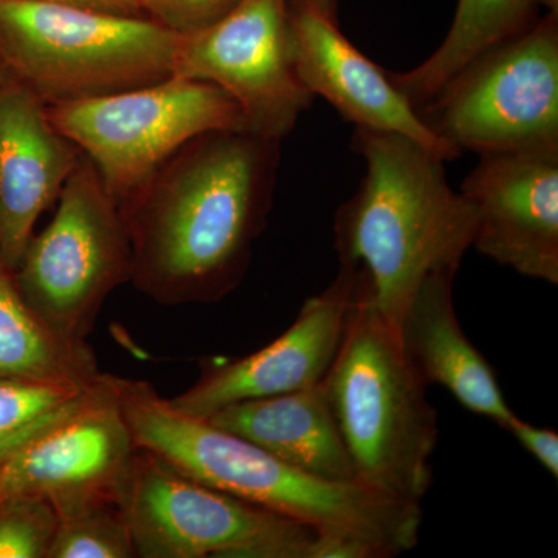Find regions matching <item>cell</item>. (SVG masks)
Listing matches in <instances>:
<instances>
[{"instance_id": "1", "label": "cell", "mask_w": 558, "mask_h": 558, "mask_svg": "<svg viewBox=\"0 0 558 558\" xmlns=\"http://www.w3.org/2000/svg\"><path fill=\"white\" fill-rule=\"evenodd\" d=\"M279 159V140L216 131L165 161L120 207L135 289L161 306L229 296L266 230Z\"/></svg>"}, {"instance_id": "2", "label": "cell", "mask_w": 558, "mask_h": 558, "mask_svg": "<svg viewBox=\"0 0 558 558\" xmlns=\"http://www.w3.org/2000/svg\"><path fill=\"white\" fill-rule=\"evenodd\" d=\"M112 379L135 444L190 478L318 534L355 539L376 558L400 556L417 545L421 502L389 498L365 484L319 480L207 418L174 409L149 381Z\"/></svg>"}, {"instance_id": "3", "label": "cell", "mask_w": 558, "mask_h": 558, "mask_svg": "<svg viewBox=\"0 0 558 558\" xmlns=\"http://www.w3.org/2000/svg\"><path fill=\"white\" fill-rule=\"evenodd\" d=\"M352 148L366 172L333 220L340 266L398 329L418 286L438 271H457L473 247L475 213L447 182L444 161L396 132L355 128Z\"/></svg>"}, {"instance_id": "4", "label": "cell", "mask_w": 558, "mask_h": 558, "mask_svg": "<svg viewBox=\"0 0 558 558\" xmlns=\"http://www.w3.org/2000/svg\"><path fill=\"white\" fill-rule=\"evenodd\" d=\"M323 381L360 483L421 502L432 487L438 411L403 355L398 332L359 289Z\"/></svg>"}, {"instance_id": "5", "label": "cell", "mask_w": 558, "mask_h": 558, "mask_svg": "<svg viewBox=\"0 0 558 558\" xmlns=\"http://www.w3.org/2000/svg\"><path fill=\"white\" fill-rule=\"evenodd\" d=\"M178 43L146 16L0 0V62L47 108L170 78Z\"/></svg>"}, {"instance_id": "6", "label": "cell", "mask_w": 558, "mask_h": 558, "mask_svg": "<svg viewBox=\"0 0 558 558\" xmlns=\"http://www.w3.org/2000/svg\"><path fill=\"white\" fill-rule=\"evenodd\" d=\"M417 112L459 156L558 148V14L484 50Z\"/></svg>"}, {"instance_id": "7", "label": "cell", "mask_w": 558, "mask_h": 558, "mask_svg": "<svg viewBox=\"0 0 558 558\" xmlns=\"http://www.w3.org/2000/svg\"><path fill=\"white\" fill-rule=\"evenodd\" d=\"M126 226L94 163L81 156L49 226L33 234L16 279L22 295L51 332L89 343L106 299L131 282Z\"/></svg>"}, {"instance_id": "8", "label": "cell", "mask_w": 558, "mask_h": 558, "mask_svg": "<svg viewBox=\"0 0 558 558\" xmlns=\"http://www.w3.org/2000/svg\"><path fill=\"white\" fill-rule=\"evenodd\" d=\"M47 109L51 123L94 163L119 207L191 140L247 131L226 92L179 76Z\"/></svg>"}, {"instance_id": "9", "label": "cell", "mask_w": 558, "mask_h": 558, "mask_svg": "<svg viewBox=\"0 0 558 558\" xmlns=\"http://www.w3.org/2000/svg\"><path fill=\"white\" fill-rule=\"evenodd\" d=\"M142 558H318V532L137 450L120 506Z\"/></svg>"}, {"instance_id": "10", "label": "cell", "mask_w": 558, "mask_h": 558, "mask_svg": "<svg viewBox=\"0 0 558 558\" xmlns=\"http://www.w3.org/2000/svg\"><path fill=\"white\" fill-rule=\"evenodd\" d=\"M172 76L215 84L248 132L279 142L314 100L293 58L288 0H241L211 27L179 36Z\"/></svg>"}, {"instance_id": "11", "label": "cell", "mask_w": 558, "mask_h": 558, "mask_svg": "<svg viewBox=\"0 0 558 558\" xmlns=\"http://www.w3.org/2000/svg\"><path fill=\"white\" fill-rule=\"evenodd\" d=\"M137 450L105 374L86 405L0 464V498L40 497L58 517L102 502L121 506Z\"/></svg>"}, {"instance_id": "12", "label": "cell", "mask_w": 558, "mask_h": 558, "mask_svg": "<svg viewBox=\"0 0 558 558\" xmlns=\"http://www.w3.org/2000/svg\"><path fill=\"white\" fill-rule=\"evenodd\" d=\"M357 295V277L348 267L328 288L311 296L295 322L247 357L207 360L199 379L172 407L193 417L208 418L226 407L274 398L310 388L325 379Z\"/></svg>"}, {"instance_id": "13", "label": "cell", "mask_w": 558, "mask_h": 558, "mask_svg": "<svg viewBox=\"0 0 558 558\" xmlns=\"http://www.w3.org/2000/svg\"><path fill=\"white\" fill-rule=\"evenodd\" d=\"M459 193L475 213L481 255L557 284L558 148L481 154Z\"/></svg>"}, {"instance_id": "14", "label": "cell", "mask_w": 558, "mask_h": 558, "mask_svg": "<svg viewBox=\"0 0 558 558\" xmlns=\"http://www.w3.org/2000/svg\"><path fill=\"white\" fill-rule=\"evenodd\" d=\"M293 58L301 81L355 128L396 132L442 160L459 154L436 137L389 72L369 60L340 28L339 0H288Z\"/></svg>"}, {"instance_id": "15", "label": "cell", "mask_w": 558, "mask_h": 558, "mask_svg": "<svg viewBox=\"0 0 558 558\" xmlns=\"http://www.w3.org/2000/svg\"><path fill=\"white\" fill-rule=\"evenodd\" d=\"M83 153L49 109L9 72L0 76V253L16 270L43 213L57 205Z\"/></svg>"}, {"instance_id": "16", "label": "cell", "mask_w": 558, "mask_h": 558, "mask_svg": "<svg viewBox=\"0 0 558 558\" xmlns=\"http://www.w3.org/2000/svg\"><path fill=\"white\" fill-rule=\"evenodd\" d=\"M457 271L425 279L403 311L398 339L418 379L440 385L464 409L508 429L517 417L506 402L497 374L459 325L453 303Z\"/></svg>"}, {"instance_id": "17", "label": "cell", "mask_w": 558, "mask_h": 558, "mask_svg": "<svg viewBox=\"0 0 558 558\" xmlns=\"http://www.w3.org/2000/svg\"><path fill=\"white\" fill-rule=\"evenodd\" d=\"M207 421L319 480L360 483L323 380L289 395L234 403Z\"/></svg>"}, {"instance_id": "18", "label": "cell", "mask_w": 558, "mask_h": 558, "mask_svg": "<svg viewBox=\"0 0 558 558\" xmlns=\"http://www.w3.org/2000/svg\"><path fill=\"white\" fill-rule=\"evenodd\" d=\"M0 376L90 384L101 376L89 343H70L47 328L0 253Z\"/></svg>"}, {"instance_id": "19", "label": "cell", "mask_w": 558, "mask_h": 558, "mask_svg": "<svg viewBox=\"0 0 558 558\" xmlns=\"http://www.w3.org/2000/svg\"><path fill=\"white\" fill-rule=\"evenodd\" d=\"M537 20L532 0H459L439 49L409 72H389V78L418 110L469 61L527 31Z\"/></svg>"}, {"instance_id": "20", "label": "cell", "mask_w": 558, "mask_h": 558, "mask_svg": "<svg viewBox=\"0 0 558 558\" xmlns=\"http://www.w3.org/2000/svg\"><path fill=\"white\" fill-rule=\"evenodd\" d=\"M102 376L90 384L0 376V464L86 405Z\"/></svg>"}, {"instance_id": "21", "label": "cell", "mask_w": 558, "mask_h": 558, "mask_svg": "<svg viewBox=\"0 0 558 558\" xmlns=\"http://www.w3.org/2000/svg\"><path fill=\"white\" fill-rule=\"evenodd\" d=\"M135 556L123 510L113 502L87 506L60 517L49 558H132Z\"/></svg>"}, {"instance_id": "22", "label": "cell", "mask_w": 558, "mask_h": 558, "mask_svg": "<svg viewBox=\"0 0 558 558\" xmlns=\"http://www.w3.org/2000/svg\"><path fill=\"white\" fill-rule=\"evenodd\" d=\"M58 523L60 517L47 499L0 498V558H49Z\"/></svg>"}, {"instance_id": "23", "label": "cell", "mask_w": 558, "mask_h": 558, "mask_svg": "<svg viewBox=\"0 0 558 558\" xmlns=\"http://www.w3.org/2000/svg\"><path fill=\"white\" fill-rule=\"evenodd\" d=\"M142 13L175 35L205 31L226 17L241 0H138Z\"/></svg>"}, {"instance_id": "24", "label": "cell", "mask_w": 558, "mask_h": 558, "mask_svg": "<svg viewBox=\"0 0 558 558\" xmlns=\"http://www.w3.org/2000/svg\"><path fill=\"white\" fill-rule=\"evenodd\" d=\"M508 432L515 436L523 449L537 459L554 478L558 476V435L554 429L537 427L517 416Z\"/></svg>"}, {"instance_id": "25", "label": "cell", "mask_w": 558, "mask_h": 558, "mask_svg": "<svg viewBox=\"0 0 558 558\" xmlns=\"http://www.w3.org/2000/svg\"><path fill=\"white\" fill-rule=\"evenodd\" d=\"M35 2L70 3V5L89 7V9L110 11V13L145 16L138 0H35Z\"/></svg>"}, {"instance_id": "26", "label": "cell", "mask_w": 558, "mask_h": 558, "mask_svg": "<svg viewBox=\"0 0 558 558\" xmlns=\"http://www.w3.org/2000/svg\"><path fill=\"white\" fill-rule=\"evenodd\" d=\"M534 5H543L550 14H558V0H532Z\"/></svg>"}, {"instance_id": "27", "label": "cell", "mask_w": 558, "mask_h": 558, "mask_svg": "<svg viewBox=\"0 0 558 558\" xmlns=\"http://www.w3.org/2000/svg\"><path fill=\"white\" fill-rule=\"evenodd\" d=\"M3 73H5V69H3L2 62H0V76H2Z\"/></svg>"}]
</instances>
